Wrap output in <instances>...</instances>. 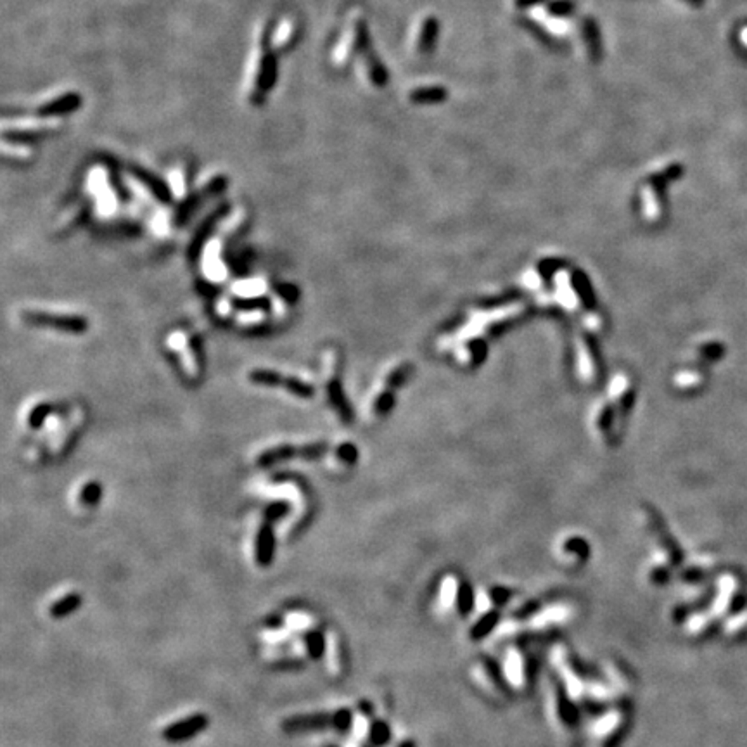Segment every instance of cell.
<instances>
[{
  "instance_id": "obj_1",
  "label": "cell",
  "mask_w": 747,
  "mask_h": 747,
  "mask_svg": "<svg viewBox=\"0 0 747 747\" xmlns=\"http://www.w3.org/2000/svg\"><path fill=\"white\" fill-rule=\"evenodd\" d=\"M274 21H265L258 33V47L253 52L247 78V99L251 104L265 102L274 91L279 78V54L270 47V33Z\"/></svg>"
},
{
  "instance_id": "obj_2",
  "label": "cell",
  "mask_w": 747,
  "mask_h": 747,
  "mask_svg": "<svg viewBox=\"0 0 747 747\" xmlns=\"http://www.w3.org/2000/svg\"><path fill=\"white\" fill-rule=\"evenodd\" d=\"M555 287L554 291L557 307L564 308L569 314L581 310L585 305L590 303L592 291L590 284L583 272L573 270V268H559L555 274Z\"/></svg>"
},
{
  "instance_id": "obj_3",
  "label": "cell",
  "mask_w": 747,
  "mask_h": 747,
  "mask_svg": "<svg viewBox=\"0 0 747 747\" xmlns=\"http://www.w3.org/2000/svg\"><path fill=\"white\" fill-rule=\"evenodd\" d=\"M412 371H414L412 364L400 362L398 365L391 367L390 372L380 379L371 400V414L374 419H383L390 414L394 405V394H396L398 387L407 383L408 377L412 376Z\"/></svg>"
},
{
  "instance_id": "obj_4",
  "label": "cell",
  "mask_w": 747,
  "mask_h": 747,
  "mask_svg": "<svg viewBox=\"0 0 747 747\" xmlns=\"http://www.w3.org/2000/svg\"><path fill=\"white\" fill-rule=\"evenodd\" d=\"M229 185V178L224 174H217L213 177H210L208 180H204L197 189H194L192 192H189L187 196L182 197L180 204L175 210L174 217H171V224L174 225H182L192 217L194 211H197L201 208V204L204 201L211 199V197L218 196V194L224 192Z\"/></svg>"
},
{
  "instance_id": "obj_5",
  "label": "cell",
  "mask_w": 747,
  "mask_h": 747,
  "mask_svg": "<svg viewBox=\"0 0 747 747\" xmlns=\"http://www.w3.org/2000/svg\"><path fill=\"white\" fill-rule=\"evenodd\" d=\"M327 450H329V447L324 441H315V443L307 445H277V447H270L267 450L260 452L256 457V464L260 467H268L286 461H294V459L317 461V459L324 457Z\"/></svg>"
},
{
  "instance_id": "obj_6",
  "label": "cell",
  "mask_w": 747,
  "mask_h": 747,
  "mask_svg": "<svg viewBox=\"0 0 747 747\" xmlns=\"http://www.w3.org/2000/svg\"><path fill=\"white\" fill-rule=\"evenodd\" d=\"M619 424H623V419L606 396L595 401L590 410V429L599 445L609 448L617 440Z\"/></svg>"
},
{
  "instance_id": "obj_7",
  "label": "cell",
  "mask_w": 747,
  "mask_h": 747,
  "mask_svg": "<svg viewBox=\"0 0 747 747\" xmlns=\"http://www.w3.org/2000/svg\"><path fill=\"white\" fill-rule=\"evenodd\" d=\"M56 125L57 123H54V121L40 120V118L35 116H28L24 120H14L10 125H3V142L31 146L37 140L56 134Z\"/></svg>"
},
{
  "instance_id": "obj_8",
  "label": "cell",
  "mask_w": 747,
  "mask_h": 747,
  "mask_svg": "<svg viewBox=\"0 0 747 747\" xmlns=\"http://www.w3.org/2000/svg\"><path fill=\"white\" fill-rule=\"evenodd\" d=\"M324 371H325V393L329 398L330 407L343 422H351V415L348 401L344 398L343 387L339 383V355L334 348L324 351Z\"/></svg>"
},
{
  "instance_id": "obj_9",
  "label": "cell",
  "mask_w": 747,
  "mask_h": 747,
  "mask_svg": "<svg viewBox=\"0 0 747 747\" xmlns=\"http://www.w3.org/2000/svg\"><path fill=\"white\" fill-rule=\"evenodd\" d=\"M21 321L35 327H50L68 334H84L88 329L87 318L73 314H57L47 310H23Z\"/></svg>"
},
{
  "instance_id": "obj_10",
  "label": "cell",
  "mask_w": 747,
  "mask_h": 747,
  "mask_svg": "<svg viewBox=\"0 0 747 747\" xmlns=\"http://www.w3.org/2000/svg\"><path fill=\"white\" fill-rule=\"evenodd\" d=\"M247 380H251L256 386L280 387L296 398H311L315 394L314 386L307 380L294 376H282V372L272 371V369H253L247 372Z\"/></svg>"
},
{
  "instance_id": "obj_11",
  "label": "cell",
  "mask_w": 747,
  "mask_h": 747,
  "mask_svg": "<svg viewBox=\"0 0 747 747\" xmlns=\"http://www.w3.org/2000/svg\"><path fill=\"white\" fill-rule=\"evenodd\" d=\"M84 104L82 99V93L77 91H63L59 93H54V95L47 97L42 100L40 104L35 106V109L31 111V116L40 118V120L54 121L61 120L64 116H70V114L77 113L78 109Z\"/></svg>"
},
{
  "instance_id": "obj_12",
  "label": "cell",
  "mask_w": 747,
  "mask_h": 747,
  "mask_svg": "<svg viewBox=\"0 0 747 747\" xmlns=\"http://www.w3.org/2000/svg\"><path fill=\"white\" fill-rule=\"evenodd\" d=\"M367 26H365V21L362 17H355L353 21H350V24L346 26L344 33L341 35L339 42H337L336 49L330 54V59H332L334 66L341 68L348 63V61L353 57V54L357 50H365L367 47Z\"/></svg>"
},
{
  "instance_id": "obj_13",
  "label": "cell",
  "mask_w": 747,
  "mask_h": 747,
  "mask_svg": "<svg viewBox=\"0 0 747 747\" xmlns=\"http://www.w3.org/2000/svg\"><path fill=\"white\" fill-rule=\"evenodd\" d=\"M210 723L211 721L208 714L192 713L189 716H184L167 725L161 730V737H163V741L170 742V744H182V742L192 741L197 735L203 734L210 727Z\"/></svg>"
},
{
  "instance_id": "obj_14",
  "label": "cell",
  "mask_w": 747,
  "mask_h": 747,
  "mask_svg": "<svg viewBox=\"0 0 747 747\" xmlns=\"http://www.w3.org/2000/svg\"><path fill=\"white\" fill-rule=\"evenodd\" d=\"M284 734L287 735H301L311 734V732L322 730H334V714L332 711H317V713H303L294 714V716L286 718L280 723Z\"/></svg>"
},
{
  "instance_id": "obj_15",
  "label": "cell",
  "mask_w": 747,
  "mask_h": 747,
  "mask_svg": "<svg viewBox=\"0 0 747 747\" xmlns=\"http://www.w3.org/2000/svg\"><path fill=\"white\" fill-rule=\"evenodd\" d=\"M606 398L614 405L621 419L626 417L635 403V383L628 372H616L610 377Z\"/></svg>"
},
{
  "instance_id": "obj_16",
  "label": "cell",
  "mask_w": 747,
  "mask_h": 747,
  "mask_svg": "<svg viewBox=\"0 0 747 747\" xmlns=\"http://www.w3.org/2000/svg\"><path fill=\"white\" fill-rule=\"evenodd\" d=\"M127 171L134 178V182H137L160 204H170L174 201V190H171L168 180H163L160 175L153 174V171L140 167V164H128Z\"/></svg>"
},
{
  "instance_id": "obj_17",
  "label": "cell",
  "mask_w": 747,
  "mask_h": 747,
  "mask_svg": "<svg viewBox=\"0 0 747 747\" xmlns=\"http://www.w3.org/2000/svg\"><path fill=\"white\" fill-rule=\"evenodd\" d=\"M111 180H113L111 171L107 170L106 164H104V167H99L97 170L92 171L91 182H88L91 190L93 192V197H95L97 201V208L106 215L113 213L118 199L116 187H114Z\"/></svg>"
},
{
  "instance_id": "obj_18",
  "label": "cell",
  "mask_w": 747,
  "mask_h": 747,
  "mask_svg": "<svg viewBox=\"0 0 747 747\" xmlns=\"http://www.w3.org/2000/svg\"><path fill=\"white\" fill-rule=\"evenodd\" d=\"M574 365H576V376L581 383L592 384L601 376V358L597 350L588 339L581 337L576 341V355H574Z\"/></svg>"
},
{
  "instance_id": "obj_19",
  "label": "cell",
  "mask_w": 747,
  "mask_h": 747,
  "mask_svg": "<svg viewBox=\"0 0 747 747\" xmlns=\"http://www.w3.org/2000/svg\"><path fill=\"white\" fill-rule=\"evenodd\" d=\"M85 422V410L82 407H75L73 412L70 414V419L61 422L57 426V429L54 431L52 436H50V455H61L68 450V447L71 445V441L77 436L78 429L82 427V424Z\"/></svg>"
},
{
  "instance_id": "obj_20",
  "label": "cell",
  "mask_w": 747,
  "mask_h": 747,
  "mask_svg": "<svg viewBox=\"0 0 747 747\" xmlns=\"http://www.w3.org/2000/svg\"><path fill=\"white\" fill-rule=\"evenodd\" d=\"M229 213V203H222L218 204L217 208H213V210L208 213V217L203 218V222H201L199 225L196 227V231H194V236H192V240H190L189 244V249H187V253H189V258L192 260V258H196L197 254L201 253V249H203L204 242L208 240V237L211 236L215 231V227H217L218 222L222 220V218L225 217V215Z\"/></svg>"
},
{
  "instance_id": "obj_21",
  "label": "cell",
  "mask_w": 747,
  "mask_h": 747,
  "mask_svg": "<svg viewBox=\"0 0 747 747\" xmlns=\"http://www.w3.org/2000/svg\"><path fill=\"white\" fill-rule=\"evenodd\" d=\"M275 557V531L274 523L263 519L254 537V562L260 567H268Z\"/></svg>"
},
{
  "instance_id": "obj_22",
  "label": "cell",
  "mask_w": 747,
  "mask_h": 747,
  "mask_svg": "<svg viewBox=\"0 0 747 747\" xmlns=\"http://www.w3.org/2000/svg\"><path fill=\"white\" fill-rule=\"evenodd\" d=\"M298 40V24L293 17L274 21L270 33V47L277 54L289 52Z\"/></svg>"
},
{
  "instance_id": "obj_23",
  "label": "cell",
  "mask_w": 747,
  "mask_h": 747,
  "mask_svg": "<svg viewBox=\"0 0 747 747\" xmlns=\"http://www.w3.org/2000/svg\"><path fill=\"white\" fill-rule=\"evenodd\" d=\"M168 343L171 344V348H174L175 351L178 353V357H180L182 360V369H184V372H187V376L190 377V379H194V377L199 376V358H197V353H196V344H194V341L190 339V337H187L185 334H171L170 339H168Z\"/></svg>"
},
{
  "instance_id": "obj_24",
  "label": "cell",
  "mask_w": 747,
  "mask_h": 747,
  "mask_svg": "<svg viewBox=\"0 0 747 747\" xmlns=\"http://www.w3.org/2000/svg\"><path fill=\"white\" fill-rule=\"evenodd\" d=\"M82 604H84V597L78 592H70V594H64L63 597H59L49 606V616L52 619H64V617L77 613Z\"/></svg>"
},
{
  "instance_id": "obj_25",
  "label": "cell",
  "mask_w": 747,
  "mask_h": 747,
  "mask_svg": "<svg viewBox=\"0 0 747 747\" xmlns=\"http://www.w3.org/2000/svg\"><path fill=\"white\" fill-rule=\"evenodd\" d=\"M303 645L310 661L324 659L327 652V638L321 630H305Z\"/></svg>"
},
{
  "instance_id": "obj_26",
  "label": "cell",
  "mask_w": 747,
  "mask_h": 747,
  "mask_svg": "<svg viewBox=\"0 0 747 747\" xmlns=\"http://www.w3.org/2000/svg\"><path fill=\"white\" fill-rule=\"evenodd\" d=\"M434 35H436V21L433 17H424L419 23L417 35L414 37V45L417 52L422 54L431 49L434 42Z\"/></svg>"
},
{
  "instance_id": "obj_27",
  "label": "cell",
  "mask_w": 747,
  "mask_h": 747,
  "mask_svg": "<svg viewBox=\"0 0 747 747\" xmlns=\"http://www.w3.org/2000/svg\"><path fill=\"white\" fill-rule=\"evenodd\" d=\"M559 552L564 557L583 560L588 555V544L581 537H567L559 544Z\"/></svg>"
},
{
  "instance_id": "obj_28",
  "label": "cell",
  "mask_w": 747,
  "mask_h": 747,
  "mask_svg": "<svg viewBox=\"0 0 747 747\" xmlns=\"http://www.w3.org/2000/svg\"><path fill=\"white\" fill-rule=\"evenodd\" d=\"M367 735H369L371 744H374L376 747H383L391 741V728L384 720L374 718L371 723H369Z\"/></svg>"
},
{
  "instance_id": "obj_29",
  "label": "cell",
  "mask_w": 747,
  "mask_h": 747,
  "mask_svg": "<svg viewBox=\"0 0 747 747\" xmlns=\"http://www.w3.org/2000/svg\"><path fill=\"white\" fill-rule=\"evenodd\" d=\"M364 68H365V75H367L371 85H374V87H383L384 82H386V71H384L383 64L377 61L376 54H372V52L365 54Z\"/></svg>"
},
{
  "instance_id": "obj_30",
  "label": "cell",
  "mask_w": 747,
  "mask_h": 747,
  "mask_svg": "<svg viewBox=\"0 0 747 747\" xmlns=\"http://www.w3.org/2000/svg\"><path fill=\"white\" fill-rule=\"evenodd\" d=\"M54 410H56V407L50 403H45V401L37 403L35 407L30 408V412H28L26 426L31 427V429H37V427H40L42 424L50 419V415H52Z\"/></svg>"
},
{
  "instance_id": "obj_31",
  "label": "cell",
  "mask_w": 747,
  "mask_h": 747,
  "mask_svg": "<svg viewBox=\"0 0 747 747\" xmlns=\"http://www.w3.org/2000/svg\"><path fill=\"white\" fill-rule=\"evenodd\" d=\"M334 714V730L339 732V734H348V732L353 728L355 723V714L353 709L350 707H337L332 711Z\"/></svg>"
},
{
  "instance_id": "obj_32",
  "label": "cell",
  "mask_w": 747,
  "mask_h": 747,
  "mask_svg": "<svg viewBox=\"0 0 747 747\" xmlns=\"http://www.w3.org/2000/svg\"><path fill=\"white\" fill-rule=\"evenodd\" d=\"M78 497H80L78 500H80L82 505H85V507H95L100 502V484L95 483V481L85 483L84 486H82Z\"/></svg>"
},
{
  "instance_id": "obj_33",
  "label": "cell",
  "mask_w": 747,
  "mask_h": 747,
  "mask_svg": "<svg viewBox=\"0 0 747 747\" xmlns=\"http://www.w3.org/2000/svg\"><path fill=\"white\" fill-rule=\"evenodd\" d=\"M410 99L414 100V102H434V100L445 99V91L436 87L417 88V91L410 93Z\"/></svg>"
},
{
  "instance_id": "obj_34",
  "label": "cell",
  "mask_w": 747,
  "mask_h": 747,
  "mask_svg": "<svg viewBox=\"0 0 747 747\" xmlns=\"http://www.w3.org/2000/svg\"><path fill=\"white\" fill-rule=\"evenodd\" d=\"M507 673L512 684H516V685L523 684V659H521L517 652H511V656H509Z\"/></svg>"
},
{
  "instance_id": "obj_35",
  "label": "cell",
  "mask_w": 747,
  "mask_h": 747,
  "mask_svg": "<svg viewBox=\"0 0 747 747\" xmlns=\"http://www.w3.org/2000/svg\"><path fill=\"white\" fill-rule=\"evenodd\" d=\"M457 597H459L457 583H455L454 578H447V580L443 581V585H441V604H443L445 607L452 606Z\"/></svg>"
},
{
  "instance_id": "obj_36",
  "label": "cell",
  "mask_w": 747,
  "mask_h": 747,
  "mask_svg": "<svg viewBox=\"0 0 747 747\" xmlns=\"http://www.w3.org/2000/svg\"><path fill=\"white\" fill-rule=\"evenodd\" d=\"M617 725V714H609V716L602 718V721H599L597 725L594 727V735H597V737H602V735H607L613 732V728Z\"/></svg>"
},
{
  "instance_id": "obj_37",
  "label": "cell",
  "mask_w": 747,
  "mask_h": 747,
  "mask_svg": "<svg viewBox=\"0 0 747 747\" xmlns=\"http://www.w3.org/2000/svg\"><path fill=\"white\" fill-rule=\"evenodd\" d=\"M275 668L277 670H301V668H305L307 664H305L303 659H298V657H287V659H279L275 661Z\"/></svg>"
},
{
  "instance_id": "obj_38",
  "label": "cell",
  "mask_w": 747,
  "mask_h": 747,
  "mask_svg": "<svg viewBox=\"0 0 747 747\" xmlns=\"http://www.w3.org/2000/svg\"><path fill=\"white\" fill-rule=\"evenodd\" d=\"M286 626V619L280 616H274V617H268V619H265V628H268V630H282V628Z\"/></svg>"
},
{
  "instance_id": "obj_39",
  "label": "cell",
  "mask_w": 747,
  "mask_h": 747,
  "mask_svg": "<svg viewBox=\"0 0 747 747\" xmlns=\"http://www.w3.org/2000/svg\"><path fill=\"white\" fill-rule=\"evenodd\" d=\"M396 747H414V744H412L410 741H403V742H400Z\"/></svg>"
},
{
  "instance_id": "obj_40",
  "label": "cell",
  "mask_w": 747,
  "mask_h": 747,
  "mask_svg": "<svg viewBox=\"0 0 747 747\" xmlns=\"http://www.w3.org/2000/svg\"><path fill=\"white\" fill-rule=\"evenodd\" d=\"M324 747H339V746H336V744H325Z\"/></svg>"
}]
</instances>
